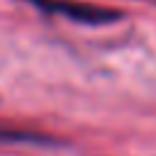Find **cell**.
<instances>
[{
	"mask_svg": "<svg viewBox=\"0 0 156 156\" xmlns=\"http://www.w3.org/2000/svg\"><path fill=\"white\" fill-rule=\"evenodd\" d=\"M37 7L54 12V15H63L68 20L76 22H85V24H102V22H115L119 17V12L110 10V7H98V5H85V2H71V0H32Z\"/></svg>",
	"mask_w": 156,
	"mask_h": 156,
	"instance_id": "1",
	"label": "cell"
},
{
	"mask_svg": "<svg viewBox=\"0 0 156 156\" xmlns=\"http://www.w3.org/2000/svg\"><path fill=\"white\" fill-rule=\"evenodd\" d=\"M0 141H5V144H54V139L41 132L20 129V127L5 124V122H0Z\"/></svg>",
	"mask_w": 156,
	"mask_h": 156,
	"instance_id": "2",
	"label": "cell"
}]
</instances>
